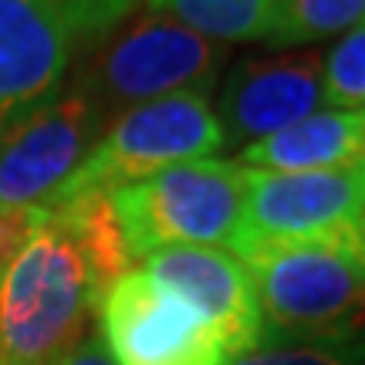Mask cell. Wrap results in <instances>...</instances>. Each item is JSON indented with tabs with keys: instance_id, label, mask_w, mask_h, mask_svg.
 I'll list each match as a JSON object with an SVG mask.
<instances>
[{
	"instance_id": "1",
	"label": "cell",
	"mask_w": 365,
	"mask_h": 365,
	"mask_svg": "<svg viewBox=\"0 0 365 365\" xmlns=\"http://www.w3.org/2000/svg\"><path fill=\"white\" fill-rule=\"evenodd\" d=\"M105 291L68 210H38L0 261V365H54L81 341Z\"/></svg>"
},
{
	"instance_id": "2",
	"label": "cell",
	"mask_w": 365,
	"mask_h": 365,
	"mask_svg": "<svg viewBox=\"0 0 365 365\" xmlns=\"http://www.w3.org/2000/svg\"><path fill=\"white\" fill-rule=\"evenodd\" d=\"M271 339L365 335V230L267 240L240 254Z\"/></svg>"
},
{
	"instance_id": "3",
	"label": "cell",
	"mask_w": 365,
	"mask_h": 365,
	"mask_svg": "<svg viewBox=\"0 0 365 365\" xmlns=\"http://www.w3.org/2000/svg\"><path fill=\"white\" fill-rule=\"evenodd\" d=\"M132 261L166 247H244L247 170L227 159H196L125 182L108 193Z\"/></svg>"
},
{
	"instance_id": "4",
	"label": "cell",
	"mask_w": 365,
	"mask_h": 365,
	"mask_svg": "<svg viewBox=\"0 0 365 365\" xmlns=\"http://www.w3.org/2000/svg\"><path fill=\"white\" fill-rule=\"evenodd\" d=\"M223 65L227 44L203 38L173 17L143 11L105 31L75 88L108 125L125 108L143 102H156L176 91H207Z\"/></svg>"
},
{
	"instance_id": "5",
	"label": "cell",
	"mask_w": 365,
	"mask_h": 365,
	"mask_svg": "<svg viewBox=\"0 0 365 365\" xmlns=\"http://www.w3.org/2000/svg\"><path fill=\"white\" fill-rule=\"evenodd\" d=\"M220 145L223 129L207 91H176L156 102H143L108 122L54 200L78 193L108 196L125 182L145 180L170 166L210 159Z\"/></svg>"
},
{
	"instance_id": "6",
	"label": "cell",
	"mask_w": 365,
	"mask_h": 365,
	"mask_svg": "<svg viewBox=\"0 0 365 365\" xmlns=\"http://www.w3.org/2000/svg\"><path fill=\"white\" fill-rule=\"evenodd\" d=\"M105 118L78 88L54 95L0 132V217H34L71 180Z\"/></svg>"
},
{
	"instance_id": "7",
	"label": "cell",
	"mask_w": 365,
	"mask_h": 365,
	"mask_svg": "<svg viewBox=\"0 0 365 365\" xmlns=\"http://www.w3.org/2000/svg\"><path fill=\"white\" fill-rule=\"evenodd\" d=\"M102 345L115 365H223L217 328L203 314L132 267L98 301Z\"/></svg>"
},
{
	"instance_id": "8",
	"label": "cell",
	"mask_w": 365,
	"mask_h": 365,
	"mask_svg": "<svg viewBox=\"0 0 365 365\" xmlns=\"http://www.w3.org/2000/svg\"><path fill=\"white\" fill-rule=\"evenodd\" d=\"M365 217V159L341 170L264 173L247 170L244 247L267 240H298L345 227H362ZM237 254V257H240Z\"/></svg>"
},
{
	"instance_id": "9",
	"label": "cell",
	"mask_w": 365,
	"mask_h": 365,
	"mask_svg": "<svg viewBox=\"0 0 365 365\" xmlns=\"http://www.w3.org/2000/svg\"><path fill=\"white\" fill-rule=\"evenodd\" d=\"M325 58L318 51L250 54L230 71L220 95L223 143H261L308 118L322 102Z\"/></svg>"
},
{
	"instance_id": "10",
	"label": "cell",
	"mask_w": 365,
	"mask_h": 365,
	"mask_svg": "<svg viewBox=\"0 0 365 365\" xmlns=\"http://www.w3.org/2000/svg\"><path fill=\"white\" fill-rule=\"evenodd\" d=\"M143 271L217 328L227 359L264 341V318L247 264L220 247H166L143 257Z\"/></svg>"
},
{
	"instance_id": "11",
	"label": "cell",
	"mask_w": 365,
	"mask_h": 365,
	"mask_svg": "<svg viewBox=\"0 0 365 365\" xmlns=\"http://www.w3.org/2000/svg\"><path fill=\"white\" fill-rule=\"evenodd\" d=\"M71 31L51 0H0V132L58 95Z\"/></svg>"
},
{
	"instance_id": "12",
	"label": "cell",
	"mask_w": 365,
	"mask_h": 365,
	"mask_svg": "<svg viewBox=\"0 0 365 365\" xmlns=\"http://www.w3.org/2000/svg\"><path fill=\"white\" fill-rule=\"evenodd\" d=\"M365 159V108L312 112L271 139L240 149L244 170L264 173H314L341 170Z\"/></svg>"
},
{
	"instance_id": "13",
	"label": "cell",
	"mask_w": 365,
	"mask_h": 365,
	"mask_svg": "<svg viewBox=\"0 0 365 365\" xmlns=\"http://www.w3.org/2000/svg\"><path fill=\"white\" fill-rule=\"evenodd\" d=\"M281 0H145V11L163 14L217 44L267 41Z\"/></svg>"
},
{
	"instance_id": "14",
	"label": "cell",
	"mask_w": 365,
	"mask_h": 365,
	"mask_svg": "<svg viewBox=\"0 0 365 365\" xmlns=\"http://www.w3.org/2000/svg\"><path fill=\"white\" fill-rule=\"evenodd\" d=\"M365 24V0H281L271 44H308Z\"/></svg>"
},
{
	"instance_id": "15",
	"label": "cell",
	"mask_w": 365,
	"mask_h": 365,
	"mask_svg": "<svg viewBox=\"0 0 365 365\" xmlns=\"http://www.w3.org/2000/svg\"><path fill=\"white\" fill-rule=\"evenodd\" d=\"M223 365H365V335L345 339H271Z\"/></svg>"
},
{
	"instance_id": "16",
	"label": "cell",
	"mask_w": 365,
	"mask_h": 365,
	"mask_svg": "<svg viewBox=\"0 0 365 365\" xmlns=\"http://www.w3.org/2000/svg\"><path fill=\"white\" fill-rule=\"evenodd\" d=\"M322 98L335 108H365V24L328 51Z\"/></svg>"
},
{
	"instance_id": "17",
	"label": "cell",
	"mask_w": 365,
	"mask_h": 365,
	"mask_svg": "<svg viewBox=\"0 0 365 365\" xmlns=\"http://www.w3.org/2000/svg\"><path fill=\"white\" fill-rule=\"evenodd\" d=\"M71 34L102 38L105 31L118 27L145 0H51Z\"/></svg>"
},
{
	"instance_id": "18",
	"label": "cell",
	"mask_w": 365,
	"mask_h": 365,
	"mask_svg": "<svg viewBox=\"0 0 365 365\" xmlns=\"http://www.w3.org/2000/svg\"><path fill=\"white\" fill-rule=\"evenodd\" d=\"M54 365H115V362L108 359L102 339H98V335H88V339H81L75 349H68Z\"/></svg>"
},
{
	"instance_id": "19",
	"label": "cell",
	"mask_w": 365,
	"mask_h": 365,
	"mask_svg": "<svg viewBox=\"0 0 365 365\" xmlns=\"http://www.w3.org/2000/svg\"><path fill=\"white\" fill-rule=\"evenodd\" d=\"M362 230H365V217H362Z\"/></svg>"
}]
</instances>
